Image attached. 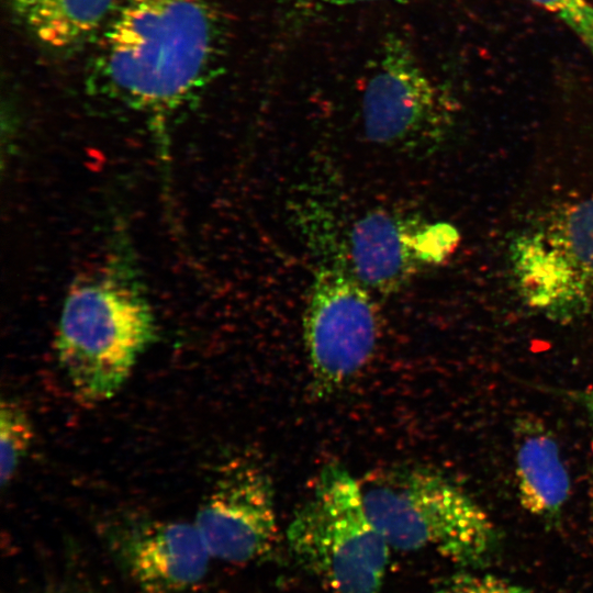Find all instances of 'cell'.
<instances>
[{"mask_svg": "<svg viewBox=\"0 0 593 593\" xmlns=\"http://www.w3.org/2000/svg\"><path fill=\"white\" fill-rule=\"evenodd\" d=\"M220 38L215 0H119L101 32L94 72L116 99L161 115L202 87Z\"/></svg>", "mask_w": 593, "mask_h": 593, "instance_id": "cell-1", "label": "cell"}, {"mask_svg": "<svg viewBox=\"0 0 593 593\" xmlns=\"http://www.w3.org/2000/svg\"><path fill=\"white\" fill-rule=\"evenodd\" d=\"M155 336L146 296L123 273L110 270L70 287L55 349L75 393L102 402L120 391Z\"/></svg>", "mask_w": 593, "mask_h": 593, "instance_id": "cell-2", "label": "cell"}, {"mask_svg": "<svg viewBox=\"0 0 593 593\" xmlns=\"http://www.w3.org/2000/svg\"><path fill=\"white\" fill-rule=\"evenodd\" d=\"M360 484L368 514L391 549H433L462 567H478L499 545L484 508L436 470L395 469Z\"/></svg>", "mask_w": 593, "mask_h": 593, "instance_id": "cell-3", "label": "cell"}, {"mask_svg": "<svg viewBox=\"0 0 593 593\" xmlns=\"http://www.w3.org/2000/svg\"><path fill=\"white\" fill-rule=\"evenodd\" d=\"M295 559L334 593H378L390 546L371 521L361 484L342 465H326L287 528Z\"/></svg>", "mask_w": 593, "mask_h": 593, "instance_id": "cell-4", "label": "cell"}, {"mask_svg": "<svg viewBox=\"0 0 593 593\" xmlns=\"http://www.w3.org/2000/svg\"><path fill=\"white\" fill-rule=\"evenodd\" d=\"M518 296L561 324L593 311V199L561 206L521 231L510 245Z\"/></svg>", "mask_w": 593, "mask_h": 593, "instance_id": "cell-5", "label": "cell"}, {"mask_svg": "<svg viewBox=\"0 0 593 593\" xmlns=\"http://www.w3.org/2000/svg\"><path fill=\"white\" fill-rule=\"evenodd\" d=\"M302 327L316 398L340 391L371 359L380 331L378 311L346 255H336L315 270Z\"/></svg>", "mask_w": 593, "mask_h": 593, "instance_id": "cell-6", "label": "cell"}, {"mask_svg": "<svg viewBox=\"0 0 593 593\" xmlns=\"http://www.w3.org/2000/svg\"><path fill=\"white\" fill-rule=\"evenodd\" d=\"M368 139L421 156L438 147L450 125L444 96L400 35H388L378 53L362 97Z\"/></svg>", "mask_w": 593, "mask_h": 593, "instance_id": "cell-7", "label": "cell"}, {"mask_svg": "<svg viewBox=\"0 0 593 593\" xmlns=\"http://www.w3.org/2000/svg\"><path fill=\"white\" fill-rule=\"evenodd\" d=\"M193 523L212 558L234 564L264 558L278 538L270 475L253 461L230 465L202 502Z\"/></svg>", "mask_w": 593, "mask_h": 593, "instance_id": "cell-8", "label": "cell"}, {"mask_svg": "<svg viewBox=\"0 0 593 593\" xmlns=\"http://www.w3.org/2000/svg\"><path fill=\"white\" fill-rule=\"evenodd\" d=\"M128 577L146 593H180L206 574L212 556L194 523L141 526L118 545Z\"/></svg>", "mask_w": 593, "mask_h": 593, "instance_id": "cell-9", "label": "cell"}, {"mask_svg": "<svg viewBox=\"0 0 593 593\" xmlns=\"http://www.w3.org/2000/svg\"><path fill=\"white\" fill-rule=\"evenodd\" d=\"M421 224L380 209L353 224L346 258L353 273L371 293L394 294L424 267L414 249Z\"/></svg>", "mask_w": 593, "mask_h": 593, "instance_id": "cell-10", "label": "cell"}, {"mask_svg": "<svg viewBox=\"0 0 593 593\" xmlns=\"http://www.w3.org/2000/svg\"><path fill=\"white\" fill-rule=\"evenodd\" d=\"M513 463L521 506L538 518L558 519L570 500L572 481L553 432L535 415L514 423Z\"/></svg>", "mask_w": 593, "mask_h": 593, "instance_id": "cell-11", "label": "cell"}, {"mask_svg": "<svg viewBox=\"0 0 593 593\" xmlns=\"http://www.w3.org/2000/svg\"><path fill=\"white\" fill-rule=\"evenodd\" d=\"M5 1L38 44L54 53H69L102 32L119 0Z\"/></svg>", "mask_w": 593, "mask_h": 593, "instance_id": "cell-12", "label": "cell"}, {"mask_svg": "<svg viewBox=\"0 0 593 593\" xmlns=\"http://www.w3.org/2000/svg\"><path fill=\"white\" fill-rule=\"evenodd\" d=\"M34 432L31 419L15 401L1 402L0 409V482L7 486L26 456Z\"/></svg>", "mask_w": 593, "mask_h": 593, "instance_id": "cell-13", "label": "cell"}, {"mask_svg": "<svg viewBox=\"0 0 593 593\" xmlns=\"http://www.w3.org/2000/svg\"><path fill=\"white\" fill-rule=\"evenodd\" d=\"M558 18L593 58V3L590 0H528Z\"/></svg>", "mask_w": 593, "mask_h": 593, "instance_id": "cell-14", "label": "cell"}, {"mask_svg": "<svg viewBox=\"0 0 593 593\" xmlns=\"http://www.w3.org/2000/svg\"><path fill=\"white\" fill-rule=\"evenodd\" d=\"M458 240V231L448 223H422L415 233V254L423 266L438 265L452 254Z\"/></svg>", "mask_w": 593, "mask_h": 593, "instance_id": "cell-15", "label": "cell"}, {"mask_svg": "<svg viewBox=\"0 0 593 593\" xmlns=\"http://www.w3.org/2000/svg\"><path fill=\"white\" fill-rule=\"evenodd\" d=\"M434 593H530L525 588L492 574L459 572L439 582Z\"/></svg>", "mask_w": 593, "mask_h": 593, "instance_id": "cell-16", "label": "cell"}, {"mask_svg": "<svg viewBox=\"0 0 593 593\" xmlns=\"http://www.w3.org/2000/svg\"><path fill=\"white\" fill-rule=\"evenodd\" d=\"M300 1L309 2L313 4H321V5L342 7V5H353V4L390 1V0H300Z\"/></svg>", "mask_w": 593, "mask_h": 593, "instance_id": "cell-17", "label": "cell"}]
</instances>
